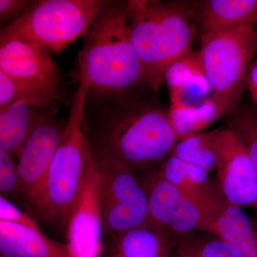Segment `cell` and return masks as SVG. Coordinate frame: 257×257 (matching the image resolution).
<instances>
[{"label":"cell","mask_w":257,"mask_h":257,"mask_svg":"<svg viewBox=\"0 0 257 257\" xmlns=\"http://www.w3.org/2000/svg\"><path fill=\"white\" fill-rule=\"evenodd\" d=\"M169 114L179 140L187 135L199 133L221 117L211 96L205 100L194 104L179 101L171 102Z\"/></svg>","instance_id":"cell-20"},{"label":"cell","mask_w":257,"mask_h":257,"mask_svg":"<svg viewBox=\"0 0 257 257\" xmlns=\"http://www.w3.org/2000/svg\"><path fill=\"white\" fill-rule=\"evenodd\" d=\"M66 125L50 108L29 135L19 153L20 194L32 210L56 151L63 138Z\"/></svg>","instance_id":"cell-9"},{"label":"cell","mask_w":257,"mask_h":257,"mask_svg":"<svg viewBox=\"0 0 257 257\" xmlns=\"http://www.w3.org/2000/svg\"><path fill=\"white\" fill-rule=\"evenodd\" d=\"M221 128L181 138L169 155L197 165L207 172L216 170Z\"/></svg>","instance_id":"cell-21"},{"label":"cell","mask_w":257,"mask_h":257,"mask_svg":"<svg viewBox=\"0 0 257 257\" xmlns=\"http://www.w3.org/2000/svg\"><path fill=\"white\" fill-rule=\"evenodd\" d=\"M165 82L171 102L194 104L211 96L199 51L190 50L176 60L167 70Z\"/></svg>","instance_id":"cell-15"},{"label":"cell","mask_w":257,"mask_h":257,"mask_svg":"<svg viewBox=\"0 0 257 257\" xmlns=\"http://www.w3.org/2000/svg\"><path fill=\"white\" fill-rule=\"evenodd\" d=\"M199 52L219 114H229L239 105L248 68L256 55L255 29L243 26L202 34Z\"/></svg>","instance_id":"cell-6"},{"label":"cell","mask_w":257,"mask_h":257,"mask_svg":"<svg viewBox=\"0 0 257 257\" xmlns=\"http://www.w3.org/2000/svg\"><path fill=\"white\" fill-rule=\"evenodd\" d=\"M0 221H10L41 231L36 221L3 196H0Z\"/></svg>","instance_id":"cell-26"},{"label":"cell","mask_w":257,"mask_h":257,"mask_svg":"<svg viewBox=\"0 0 257 257\" xmlns=\"http://www.w3.org/2000/svg\"><path fill=\"white\" fill-rule=\"evenodd\" d=\"M182 236L150 221L110 236L107 257H172Z\"/></svg>","instance_id":"cell-13"},{"label":"cell","mask_w":257,"mask_h":257,"mask_svg":"<svg viewBox=\"0 0 257 257\" xmlns=\"http://www.w3.org/2000/svg\"><path fill=\"white\" fill-rule=\"evenodd\" d=\"M204 231L232 245L243 257H257V219L224 199Z\"/></svg>","instance_id":"cell-14"},{"label":"cell","mask_w":257,"mask_h":257,"mask_svg":"<svg viewBox=\"0 0 257 257\" xmlns=\"http://www.w3.org/2000/svg\"><path fill=\"white\" fill-rule=\"evenodd\" d=\"M1 257H71L67 243L50 239L42 231L0 221Z\"/></svg>","instance_id":"cell-16"},{"label":"cell","mask_w":257,"mask_h":257,"mask_svg":"<svg viewBox=\"0 0 257 257\" xmlns=\"http://www.w3.org/2000/svg\"><path fill=\"white\" fill-rule=\"evenodd\" d=\"M159 171L169 182L191 195L205 202H220L224 198L211 185L209 172L169 155L160 164Z\"/></svg>","instance_id":"cell-19"},{"label":"cell","mask_w":257,"mask_h":257,"mask_svg":"<svg viewBox=\"0 0 257 257\" xmlns=\"http://www.w3.org/2000/svg\"><path fill=\"white\" fill-rule=\"evenodd\" d=\"M99 182L100 174L92 157L85 185L67 225V243L71 257L100 256L103 229Z\"/></svg>","instance_id":"cell-11"},{"label":"cell","mask_w":257,"mask_h":257,"mask_svg":"<svg viewBox=\"0 0 257 257\" xmlns=\"http://www.w3.org/2000/svg\"><path fill=\"white\" fill-rule=\"evenodd\" d=\"M28 0H0V19L12 20L11 23L21 17L33 4Z\"/></svg>","instance_id":"cell-27"},{"label":"cell","mask_w":257,"mask_h":257,"mask_svg":"<svg viewBox=\"0 0 257 257\" xmlns=\"http://www.w3.org/2000/svg\"><path fill=\"white\" fill-rule=\"evenodd\" d=\"M100 174L103 234L113 236L150 222L148 197L135 172L109 161H94Z\"/></svg>","instance_id":"cell-7"},{"label":"cell","mask_w":257,"mask_h":257,"mask_svg":"<svg viewBox=\"0 0 257 257\" xmlns=\"http://www.w3.org/2000/svg\"><path fill=\"white\" fill-rule=\"evenodd\" d=\"M126 11L145 79L157 94L172 64L190 50L196 34L197 3L130 0Z\"/></svg>","instance_id":"cell-3"},{"label":"cell","mask_w":257,"mask_h":257,"mask_svg":"<svg viewBox=\"0 0 257 257\" xmlns=\"http://www.w3.org/2000/svg\"><path fill=\"white\" fill-rule=\"evenodd\" d=\"M202 34L257 24V0H206L197 3Z\"/></svg>","instance_id":"cell-17"},{"label":"cell","mask_w":257,"mask_h":257,"mask_svg":"<svg viewBox=\"0 0 257 257\" xmlns=\"http://www.w3.org/2000/svg\"><path fill=\"white\" fill-rule=\"evenodd\" d=\"M253 28H254L255 29V31H256V35H257V24L256 25H254V26H253Z\"/></svg>","instance_id":"cell-29"},{"label":"cell","mask_w":257,"mask_h":257,"mask_svg":"<svg viewBox=\"0 0 257 257\" xmlns=\"http://www.w3.org/2000/svg\"><path fill=\"white\" fill-rule=\"evenodd\" d=\"M216 170L218 191L226 202L257 211V176L247 152L239 139L221 128Z\"/></svg>","instance_id":"cell-10"},{"label":"cell","mask_w":257,"mask_h":257,"mask_svg":"<svg viewBox=\"0 0 257 257\" xmlns=\"http://www.w3.org/2000/svg\"><path fill=\"white\" fill-rule=\"evenodd\" d=\"M150 88L86 97L83 128L94 161L147 172L168 156L179 139L167 109Z\"/></svg>","instance_id":"cell-1"},{"label":"cell","mask_w":257,"mask_h":257,"mask_svg":"<svg viewBox=\"0 0 257 257\" xmlns=\"http://www.w3.org/2000/svg\"><path fill=\"white\" fill-rule=\"evenodd\" d=\"M246 88L249 92L253 102L257 106V53L248 68L246 76Z\"/></svg>","instance_id":"cell-28"},{"label":"cell","mask_w":257,"mask_h":257,"mask_svg":"<svg viewBox=\"0 0 257 257\" xmlns=\"http://www.w3.org/2000/svg\"><path fill=\"white\" fill-rule=\"evenodd\" d=\"M0 192L5 198L20 193L18 165L13 157L0 150Z\"/></svg>","instance_id":"cell-25"},{"label":"cell","mask_w":257,"mask_h":257,"mask_svg":"<svg viewBox=\"0 0 257 257\" xmlns=\"http://www.w3.org/2000/svg\"><path fill=\"white\" fill-rule=\"evenodd\" d=\"M105 0H40L2 29L0 43L10 40L61 52L84 36Z\"/></svg>","instance_id":"cell-5"},{"label":"cell","mask_w":257,"mask_h":257,"mask_svg":"<svg viewBox=\"0 0 257 257\" xmlns=\"http://www.w3.org/2000/svg\"><path fill=\"white\" fill-rule=\"evenodd\" d=\"M57 94L40 86L15 80L0 72V111L18 103L50 107Z\"/></svg>","instance_id":"cell-22"},{"label":"cell","mask_w":257,"mask_h":257,"mask_svg":"<svg viewBox=\"0 0 257 257\" xmlns=\"http://www.w3.org/2000/svg\"><path fill=\"white\" fill-rule=\"evenodd\" d=\"M172 257H243L232 245L205 231L182 235Z\"/></svg>","instance_id":"cell-23"},{"label":"cell","mask_w":257,"mask_h":257,"mask_svg":"<svg viewBox=\"0 0 257 257\" xmlns=\"http://www.w3.org/2000/svg\"><path fill=\"white\" fill-rule=\"evenodd\" d=\"M0 72L55 93L62 83L60 69L50 51L17 40L0 43Z\"/></svg>","instance_id":"cell-12"},{"label":"cell","mask_w":257,"mask_h":257,"mask_svg":"<svg viewBox=\"0 0 257 257\" xmlns=\"http://www.w3.org/2000/svg\"><path fill=\"white\" fill-rule=\"evenodd\" d=\"M226 128L243 144L257 176V106L242 104L226 115Z\"/></svg>","instance_id":"cell-24"},{"label":"cell","mask_w":257,"mask_h":257,"mask_svg":"<svg viewBox=\"0 0 257 257\" xmlns=\"http://www.w3.org/2000/svg\"><path fill=\"white\" fill-rule=\"evenodd\" d=\"M126 2L107 1L79 53V87L88 96L121 95L150 88L132 40Z\"/></svg>","instance_id":"cell-2"},{"label":"cell","mask_w":257,"mask_h":257,"mask_svg":"<svg viewBox=\"0 0 257 257\" xmlns=\"http://www.w3.org/2000/svg\"><path fill=\"white\" fill-rule=\"evenodd\" d=\"M87 93L79 87L70 105L63 138L44 179L35 213L55 226L67 228L87 181L92 159L83 128Z\"/></svg>","instance_id":"cell-4"},{"label":"cell","mask_w":257,"mask_h":257,"mask_svg":"<svg viewBox=\"0 0 257 257\" xmlns=\"http://www.w3.org/2000/svg\"><path fill=\"white\" fill-rule=\"evenodd\" d=\"M141 181L149 201L150 221L182 235L204 231L220 202L211 203L191 195L169 182L159 170L145 172Z\"/></svg>","instance_id":"cell-8"},{"label":"cell","mask_w":257,"mask_h":257,"mask_svg":"<svg viewBox=\"0 0 257 257\" xmlns=\"http://www.w3.org/2000/svg\"><path fill=\"white\" fill-rule=\"evenodd\" d=\"M49 107L18 103L0 111V150L19 155L29 135Z\"/></svg>","instance_id":"cell-18"}]
</instances>
